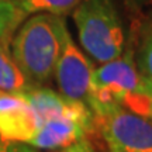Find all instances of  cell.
Returning a JSON list of instances; mask_svg holds the SVG:
<instances>
[{
  "label": "cell",
  "mask_w": 152,
  "mask_h": 152,
  "mask_svg": "<svg viewBox=\"0 0 152 152\" xmlns=\"http://www.w3.org/2000/svg\"><path fill=\"white\" fill-rule=\"evenodd\" d=\"M65 24L62 17L34 14L27 17L11 37V55L34 86H42L54 76Z\"/></svg>",
  "instance_id": "6da1fadb"
},
{
  "label": "cell",
  "mask_w": 152,
  "mask_h": 152,
  "mask_svg": "<svg viewBox=\"0 0 152 152\" xmlns=\"http://www.w3.org/2000/svg\"><path fill=\"white\" fill-rule=\"evenodd\" d=\"M72 16L82 47L94 61L106 64L123 55L125 34L114 0H80Z\"/></svg>",
  "instance_id": "7a4b0ae2"
},
{
  "label": "cell",
  "mask_w": 152,
  "mask_h": 152,
  "mask_svg": "<svg viewBox=\"0 0 152 152\" xmlns=\"http://www.w3.org/2000/svg\"><path fill=\"white\" fill-rule=\"evenodd\" d=\"M142 86V75L132 51L94 68L92 75V113L94 118L114 107H123L125 100Z\"/></svg>",
  "instance_id": "3957f363"
},
{
  "label": "cell",
  "mask_w": 152,
  "mask_h": 152,
  "mask_svg": "<svg viewBox=\"0 0 152 152\" xmlns=\"http://www.w3.org/2000/svg\"><path fill=\"white\" fill-rule=\"evenodd\" d=\"M109 152H152V121L124 107L96 117Z\"/></svg>",
  "instance_id": "277c9868"
},
{
  "label": "cell",
  "mask_w": 152,
  "mask_h": 152,
  "mask_svg": "<svg viewBox=\"0 0 152 152\" xmlns=\"http://www.w3.org/2000/svg\"><path fill=\"white\" fill-rule=\"evenodd\" d=\"M93 71V64L75 44L65 24L62 30V48L54 72L61 94L90 109Z\"/></svg>",
  "instance_id": "5b68a950"
},
{
  "label": "cell",
  "mask_w": 152,
  "mask_h": 152,
  "mask_svg": "<svg viewBox=\"0 0 152 152\" xmlns=\"http://www.w3.org/2000/svg\"><path fill=\"white\" fill-rule=\"evenodd\" d=\"M39 128V120L24 94L0 92V138L28 145Z\"/></svg>",
  "instance_id": "8992f818"
},
{
  "label": "cell",
  "mask_w": 152,
  "mask_h": 152,
  "mask_svg": "<svg viewBox=\"0 0 152 152\" xmlns=\"http://www.w3.org/2000/svg\"><path fill=\"white\" fill-rule=\"evenodd\" d=\"M96 128L94 118L59 117L44 121L39 124L37 134L30 141L28 147L38 149H64L76 144Z\"/></svg>",
  "instance_id": "52a82bcc"
},
{
  "label": "cell",
  "mask_w": 152,
  "mask_h": 152,
  "mask_svg": "<svg viewBox=\"0 0 152 152\" xmlns=\"http://www.w3.org/2000/svg\"><path fill=\"white\" fill-rule=\"evenodd\" d=\"M35 87L24 76L11 55L10 42L0 39V92L23 94Z\"/></svg>",
  "instance_id": "ba28073f"
},
{
  "label": "cell",
  "mask_w": 152,
  "mask_h": 152,
  "mask_svg": "<svg viewBox=\"0 0 152 152\" xmlns=\"http://www.w3.org/2000/svg\"><path fill=\"white\" fill-rule=\"evenodd\" d=\"M16 6L18 11L27 18L34 14H52V16L64 17L73 11L80 0H10Z\"/></svg>",
  "instance_id": "9c48e42d"
},
{
  "label": "cell",
  "mask_w": 152,
  "mask_h": 152,
  "mask_svg": "<svg viewBox=\"0 0 152 152\" xmlns=\"http://www.w3.org/2000/svg\"><path fill=\"white\" fill-rule=\"evenodd\" d=\"M24 20L26 18L10 0H0V39L10 42Z\"/></svg>",
  "instance_id": "30bf717a"
},
{
  "label": "cell",
  "mask_w": 152,
  "mask_h": 152,
  "mask_svg": "<svg viewBox=\"0 0 152 152\" xmlns=\"http://www.w3.org/2000/svg\"><path fill=\"white\" fill-rule=\"evenodd\" d=\"M137 68L141 72V75L152 80V33L148 34L141 44L137 56Z\"/></svg>",
  "instance_id": "8fae6325"
},
{
  "label": "cell",
  "mask_w": 152,
  "mask_h": 152,
  "mask_svg": "<svg viewBox=\"0 0 152 152\" xmlns=\"http://www.w3.org/2000/svg\"><path fill=\"white\" fill-rule=\"evenodd\" d=\"M142 87H144V92L147 94V107H145V114H144V117H145V118H149L152 121V80L148 79L147 76H144Z\"/></svg>",
  "instance_id": "7c38bea8"
},
{
  "label": "cell",
  "mask_w": 152,
  "mask_h": 152,
  "mask_svg": "<svg viewBox=\"0 0 152 152\" xmlns=\"http://www.w3.org/2000/svg\"><path fill=\"white\" fill-rule=\"evenodd\" d=\"M59 152H96V149H94L92 142L89 141L87 138H83V140L77 141L76 144L71 145V147L61 149Z\"/></svg>",
  "instance_id": "4fadbf2b"
},
{
  "label": "cell",
  "mask_w": 152,
  "mask_h": 152,
  "mask_svg": "<svg viewBox=\"0 0 152 152\" xmlns=\"http://www.w3.org/2000/svg\"><path fill=\"white\" fill-rule=\"evenodd\" d=\"M23 144H10L0 138V152H30L27 148L20 147Z\"/></svg>",
  "instance_id": "5bb4252c"
},
{
  "label": "cell",
  "mask_w": 152,
  "mask_h": 152,
  "mask_svg": "<svg viewBox=\"0 0 152 152\" xmlns=\"http://www.w3.org/2000/svg\"><path fill=\"white\" fill-rule=\"evenodd\" d=\"M145 1H148V0H128V3H130L131 6H134V7H140V6H142Z\"/></svg>",
  "instance_id": "9a60e30c"
},
{
  "label": "cell",
  "mask_w": 152,
  "mask_h": 152,
  "mask_svg": "<svg viewBox=\"0 0 152 152\" xmlns=\"http://www.w3.org/2000/svg\"><path fill=\"white\" fill-rule=\"evenodd\" d=\"M149 1H151V3H152V0H149Z\"/></svg>",
  "instance_id": "2e32d148"
}]
</instances>
